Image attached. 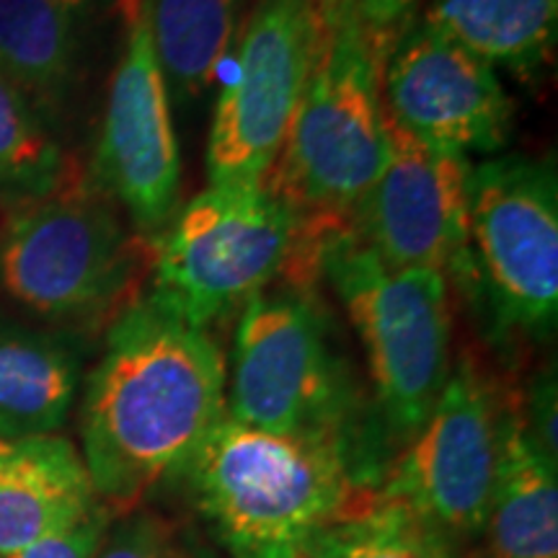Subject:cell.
Listing matches in <instances>:
<instances>
[{
  "mask_svg": "<svg viewBox=\"0 0 558 558\" xmlns=\"http://www.w3.org/2000/svg\"><path fill=\"white\" fill-rule=\"evenodd\" d=\"M78 0H0V75L34 107H58L78 68Z\"/></svg>",
  "mask_w": 558,
  "mask_h": 558,
  "instance_id": "obj_17",
  "label": "cell"
},
{
  "mask_svg": "<svg viewBox=\"0 0 558 558\" xmlns=\"http://www.w3.org/2000/svg\"><path fill=\"white\" fill-rule=\"evenodd\" d=\"M525 418L530 435L541 445L550 460H556V378L554 373L541 375L535 380L533 393L527 399V416Z\"/></svg>",
  "mask_w": 558,
  "mask_h": 558,
  "instance_id": "obj_23",
  "label": "cell"
},
{
  "mask_svg": "<svg viewBox=\"0 0 558 558\" xmlns=\"http://www.w3.org/2000/svg\"><path fill=\"white\" fill-rule=\"evenodd\" d=\"M99 558H169L156 546V541L145 535H124L109 548L99 550Z\"/></svg>",
  "mask_w": 558,
  "mask_h": 558,
  "instance_id": "obj_25",
  "label": "cell"
},
{
  "mask_svg": "<svg viewBox=\"0 0 558 558\" xmlns=\"http://www.w3.org/2000/svg\"><path fill=\"white\" fill-rule=\"evenodd\" d=\"M481 530L488 558H558L556 460L530 435L518 401H505L497 478Z\"/></svg>",
  "mask_w": 558,
  "mask_h": 558,
  "instance_id": "obj_15",
  "label": "cell"
},
{
  "mask_svg": "<svg viewBox=\"0 0 558 558\" xmlns=\"http://www.w3.org/2000/svg\"><path fill=\"white\" fill-rule=\"evenodd\" d=\"M318 277L329 279L365 344L390 429L411 439L450 378L448 277L432 269H388L349 228L320 243Z\"/></svg>",
  "mask_w": 558,
  "mask_h": 558,
  "instance_id": "obj_5",
  "label": "cell"
},
{
  "mask_svg": "<svg viewBox=\"0 0 558 558\" xmlns=\"http://www.w3.org/2000/svg\"><path fill=\"white\" fill-rule=\"evenodd\" d=\"M318 39V0L254 5L241 32L235 78L220 94L209 128V184H264L303 101Z\"/></svg>",
  "mask_w": 558,
  "mask_h": 558,
  "instance_id": "obj_9",
  "label": "cell"
},
{
  "mask_svg": "<svg viewBox=\"0 0 558 558\" xmlns=\"http://www.w3.org/2000/svg\"><path fill=\"white\" fill-rule=\"evenodd\" d=\"M107 509L101 505L75 525L32 543L5 558H96L107 535Z\"/></svg>",
  "mask_w": 558,
  "mask_h": 558,
  "instance_id": "obj_22",
  "label": "cell"
},
{
  "mask_svg": "<svg viewBox=\"0 0 558 558\" xmlns=\"http://www.w3.org/2000/svg\"><path fill=\"white\" fill-rule=\"evenodd\" d=\"M497 333L548 337L558 316V179L548 158L471 166L463 262Z\"/></svg>",
  "mask_w": 558,
  "mask_h": 558,
  "instance_id": "obj_7",
  "label": "cell"
},
{
  "mask_svg": "<svg viewBox=\"0 0 558 558\" xmlns=\"http://www.w3.org/2000/svg\"><path fill=\"white\" fill-rule=\"evenodd\" d=\"M153 243L132 235L99 186L70 177L24 202L0 241V284L50 320H114L135 300Z\"/></svg>",
  "mask_w": 558,
  "mask_h": 558,
  "instance_id": "obj_4",
  "label": "cell"
},
{
  "mask_svg": "<svg viewBox=\"0 0 558 558\" xmlns=\"http://www.w3.org/2000/svg\"><path fill=\"white\" fill-rule=\"evenodd\" d=\"M505 401L476 360L460 354L427 422L390 469L383 497L448 541L478 533L497 478Z\"/></svg>",
  "mask_w": 558,
  "mask_h": 558,
  "instance_id": "obj_10",
  "label": "cell"
},
{
  "mask_svg": "<svg viewBox=\"0 0 558 558\" xmlns=\"http://www.w3.org/2000/svg\"><path fill=\"white\" fill-rule=\"evenodd\" d=\"M99 507L81 452L45 435L0 448V558L65 530Z\"/></svg>",
  "mask_w": 558,
  "mask_h": 558,
  "instance_id": "obj_14",
  "label": "cell"
},
{
  "mask_svg": "<svg viewBox=\"0 0 558 558\" xmlns=\"http://www.w3.org/2000/svg\"><path fill=\"white\" fill-rule=\"evenodd\" d=\"M424 21L494 70L530 78L554 52L558 0H432Z\"/></svg>",
  "mask_w": 558,
  "mask_h": 558,
  "instance_id": "obj_18",
  "label": "cell"
},
{
  "mask_svg": "<svg viewBox=\"0 0 558 558\" xmlns=\"http://www.w3.org/2000/svg\"><path fill=\"white\" fill-rule=\"evenodd\" d=\"M0 448H5V445H3V442H0Z\"/></svg>",
  "mask_w": 558,
  "mask_h": 558,
  "instance_id": "obj_27",
  "label": "cell"
},
{
  "mask_svg": "<svg viewBox=\"0 0 558 558\" xmlns=\"http://www.w3.org/2000/svg\"><path fill=\"white\" fill-rule=\"evenodd\" d=\"M308 558H460L452 541L383 494H354Z\"/></svg>",
  "mask_w": 558,
  "mask_h": 558,
  "instance_id": "obj_20",
  "label": "cell"
},
{
  "mask_svg": "<svg viewBox=\"0 0 558 558\" xmlns=\"http://www.w3.org/2000/svg\"><path fill=\"white\" fill-rule=\"evenodd\" d=\"M70 177L68 158L37 107L0 75V194L24 205L60 190Z\"/></svg>",
  "mask_w": 558,
  "mask_h": 558,
  "instance_id": "obj_21",
  "label": "cell"
},
{
  "mask_svg": "<svg viewBox=\"0 0 558 558\" xmlns=\"http://www.w3.org/2000/svg\"><path fill=\"white\" fill-rule=\"evenodd\" d=\"M94 184L124 207L140 239L153 246L179 209V140L169 88L150 41L145 0L130 13L128 45L111 78L94 158Z\"/></svg>",
  "mask_w": 558,
  "mask_h": 558,
  "instance_id": "obj_11",
  "label": "cell"
},
{
  "mask_svg": "<svg viewBox=\"0 0 558 558\" xmlns=\"http://www.w3.org/2000/svg\"><path fill=\"white\" fill-rule=\"evenodd\" d=\"M396 34L320 9V39L303 101L264 186L295 215L300 241L320 246L352 226L388 158L383 70Z\"/></svg>",
  "mask_w": 558,
  "mask_h": 558,
  "instance_id": "obj_2",
  "label": "cell"
},
{
  "mask_svg": "<svg viewBox=\"0 0 558 558\" xmlns=\"http://www.w3.org/2000/svg\"><path fill=\"white\" fill-rule=\"evenodd\" d=\"M298 235L295 215L259 181L209 184L153 246L148 295L209 329L288 275Z\"/></svg>",
  "mask_w": 558,
  "mask_h": 558,
  "instance_id": "obj_6",
  "label": "cell"
},
{
  "mask_svg": "<svg viewBox=\"0 0 558 558\" xmlns=\"http://www.w3.org/2000/svg\"><path fill=\"white\" fill-rule=\"evenodd\" d=\"M383 109L418 143L465 160L505 148L514 122L497 70L427 21L396 34L383 70Z\"/></svg>",
  "mask_w": 558,
  "mask_h": 558,
  "instance_id": "obj_12",
  "label": "cell"
},
{
  "mask_svg": "<svg viewBox=\"0 0 558 558\" xmlns=\"http://www.w3.org/2000/svg\"><path fill=\"white\" fill-rule=\"evenodd\" d=\"M324 3H331V0H318V5H324Z\"/></svg>",
  "mask_w": 558,
  "mask_h": 558,
  "instance_id": "obj_26",
  "label": "cell"
},
{
  "mask_svg": "<svg viewBox=\"0 0 558 558\" xmlns=\"http://www.w3.org/2000/svg\"><path fill=\"white\" fill-rule=\"evenodd\" d=\"M184 471L233 558H308L357 494L341 437L271 435L228 414Z\"/></svg>",
  "mask_w": 558,
  "mask_h": 558,
  "instance_id": "obj_3",
  "label": "cell"
},
{
  "mask_svg": "<svg viewBox=\"0 0 558 558\" xmlns=\"http://www.w3.org/2000/svg\"><path fill=\"white\" fill-rule=\"evenodd\" d=\"M388 158L352 230L388 269H458L469 233L465 158L435 150L388 120Z\"/></svg>",
  "mask_w": 558,
  "mask_h": 558,
  "instance_id": "obj_13",
  "label": "cell"
},
{
  "mask_svg": "<svg viewBox=\"0 0 558 558\" xmlns=\"http://www.w3.org/2000/svg\"><path fill=\"white\" fill-rule=\"evenodd\" d=\"M226 416V357L209 329L135 298L111 320L81 409L83 463L96 497L135 507L190 465Z\"/></svg>",
  "mask_w": 558,
  "mask_h": 558,
  "instance_id": "obj_1",
  "label": "cell"
},
{
  "mask_svg": "<svg viewBox=\"0 0 558 558\" xmlns=\"http://www.w3.org/2000/svg\"><path fill=\"white\" fill-rule=\"evenodd\" d=\"M414 5V0H331V3L318 5V9H341L349 16L357 19L367 29L380 34L399 32L401 21Z\"/></svg>",
  "mask_w": 558,
  "mask_h": 558,
  "instance_id": "obj_24",
  "label": "cell"
},
{
  "mask_svg": "<svg viewBox=\"0 0 558 558\" xmlns=\"http://www.w3.org/2000/svg\"><path fill=\"white\" fill-rule=\"evenodd\" d=\"M145 11L169 96L202 99L243 32L241 0H145Z\"/></svg>",
  "mask_w": 558,
  "mask_h": 558,
  "instance_id": "obj_19",
  "label": "cell"
},
{
  "mask_svg": "<svg viewBox=\"0 0 558 558\" xmlns=\"http://www.w3.org/2000/svg\"><path fill=\"white\" fill-rule=\"evenodd\" d=\"M78 383L81 352L68 333L34 329L0 313V442L58 432Z\"/></svg>",
  "mask_w": 558,
  "mask_h": 558,
  "instance_id": "obj_16",
  "label": "cell"
},
{
  "mask_svg": "<svg viewBox=\"0 0 558 558\" xmlns=\"http://www.w3.org/2000/svg\"><path fill=\"white\" fill-rule=\"evenodd\" d=\"M349 390L308 288L264 290L241 308L226 414L271 435L341 437Z\"/></svg>",
  "mask_w": 558,
  "mask_h": 558,
  "instance_id": "obj_8",
  "label": "cell"
}]
</instances>
